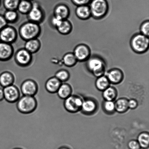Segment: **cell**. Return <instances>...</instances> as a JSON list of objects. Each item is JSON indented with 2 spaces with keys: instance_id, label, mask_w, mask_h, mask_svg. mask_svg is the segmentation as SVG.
<instances>
[{
  "instance_id": "obj_1",
  "label": "cell",
  "mask_w": 149,
  "mask_h": 149,
  "mask_svg": "<svg viewBox=\"0 0 149 149\" xmlns=\"http://www.w3.org/2000/svg\"><path fill=\"white\" fill-rule=\"evenodd\" d=\"M86 62V68L94 77L97 78L105 75L106 64L104 60L100 56L93 55Z\"/></svg>"
},
{
  "instance_id": "obj_2",
  "label": "cell",
  "mask_w": 149,
  "mask_h": 149,
  "mask_svg": "<svg viewBox=\"0 0 149 149\" xmlns=\"http://www.w3.org/2000/svg\"><path fill=\"white\" fill-rule=\"evenodd\" d=\"M89 4L91 17L95 19H101L109 12V6L107 0H91Z\"/></svg>"
},
{
  "instance_id": "obj_3",
  "label": "cell",
  "mask_w": 149,
  "mask_h": 149,
  "mask_svg": "<svg viewBox=\"0 0 149 149\" xmlns=\"http://www.w3.org/2000/svg\"><path fill=\"white\" fill-rule=\"evenodd\" d=\"M149 42V37L140 33H136L131 39V47L135 53L143 54L148 50Z\"/></svg>"
},
{
  "instance_id": "obj_4",
  "label": "cell",
  "mask_w": 149,
  "mask_h": 149,
  "mask_svg": "<svg viewBox=\"0 0 149 149\" xmlns=\"http://www.w3.org/2000/svg\"><path fill=\"white\" fill-rule=\"evenodd\" d=\"M17 107L20 112L23 113H30L35 110L36 102L33 96L23 95L17 100Z\"/></svg>"
},
{
  "instance_id": "obj_5",
  "label": "cell",
  "mask_w": 149,
  "mask_h": 149,
  "mask_svg": "<svg viewBox=\"0 0 149 149\" xmlns=\"http://www.w3.org/2000/svg\"><path fill=\"white\" fill-rule=\"evenodd\" d=\"M83 100L78 95L72 94L64 100V107L68 112L75 114L81 111Z\"/></svg>"
},
{
  "instance_id": "obj_6",
  "label": "cell",
  "mask_w": 149,
  "mask_h": 149,
  "mask_svg": "<svg viewBox=\"0 0 149 149\" xmlns=\"http://www.w3.org/2000/svg\"><path fill=\"white\" fill-rule=\"evenodd\" d=\"M38 26L36 23L29 22L22 26L20 29V33L23 38L27 40L33 39L38 35Z\"/></svg>"
},
{
  "instance_id": "obj_7",
  "label": "cell",
  "mask_w": 149,
  "mask_h": 149,
  "mask_svg": "<svg viewBox=\"0 0 149 149\" xmlns=\"http://www.w3.org/2000/svg\"><path fill=\"white\" fill-rule=\"evenodd\" d=\"M78 62H86L91 56L90 48L84 44H80L74 48L73 52Z\"/></svg>"
},
{
  "instance_id": "obj_8",
  "label": "cell",
  "mask_w": 149,
  "mask_h": 149,
  "mask_svg": "<svg viewBox=\"0 0 149 149\" xmlns=\"http://www.w3.org/2000/svg\"><path fill=\"white\" fill-rule=\"evenodd\" d=\"M98 109V104L96 100L91 97L83 99L81 111L86 115L94 114Z\"/></svg>"
},
{
  "instance_id": "obj_9",
  "label": "cell",
  "mask_w": 149,
  "mask_h": 149,
  "mask_svg": "<svg viewBox=\"0 0 149 149\" xmlns=\"http://www.w3.org/2000/svg\"><path fill=\"white\" fill-rule=\"evenodd\" d=\"M4 98L10 103L17 102L20 97L19 92L15 86L11 85L3 88Z\"/></svg>"
},
{
  "instance_id": "obj_10",
  "label": "cell",
  "mask_w": 149,
  "mask_h": 149,
  "mask_svg": "<svg viewBox=\"0 0 149 149\" xmlns=\"http://www.w3.org/2000/svg\"><path fill=\"white\" fill-rule=\"evenodd\" d=\"M110 84H119L123 81L124 74L123 72L118 68H113L108 71L106 75Z\"/></svg>"
},
{
  "instance_id": "obj_11",
  "label": "cell",
  "mask_w": 149,
  "mask_h": 149,
  "mask_svg": "<svg viewBox=\"0 0 149 149\" xmlns=\"http://www.w3.org/2000/svg\"><path fill=\"white\" fill-rule=\"evenodd\" d=\"M37 90L36 83L31 80H26L21 86V92L23 96H33L37 92Z\"/></svg>"
},
{
  "instance_id": "obj_12",
  "label": "cell",
  "mask_w": 149,
  "mask_h": 149,
  "mask_svg": "<svg viewBox=\"0 0 149 149\" xmlns=\"http://www.w3.org/2000/svg\"><path fill=\"white\" fill-rule=\"evenodd\" d=\"M15 30L9 27H4L0 31V39L4 43L9 44L15 40Z\"/></svg>"
},
{
  "instance_id": "obj_13",
  "label": "cell",
  "mask_w": 149,
  "mask_h": 149,
  "mask_svg": "<svg viewBox=\"0 0 149 149\" xmlns=\"http://www.w3.org/2000/svg\"><path fill=\"white\" fill-rule=\"evenodd\" d=\"M75 14L77 17L82 20H87L91 17V13L88 5L77 6L75 10Z\"/></svg>"
},
{
  "instance_id": "obj_14",
  "label": "cell",
  "mask_w": 149,
  "mask_h": 149,
  "mask_svg": "<svg viewBox=\"0 0 149 149\" xmlns=\"http://www.w3.org/2000/svg\"><path fill=\"white\" fill-rule=\"evenodd\" d=\"M30 52L26 49H22L17 52L16 56V60L21 66H27L31 60Z\"/></svg>"
},
{
  "instance_id": "obj_15",
  "label": "cell",
  "mask_w": 149,
  "mask_h": 149,
  "mask_svg": "<svg viewBox=\"0 0 149 149\" xmlns=\"http://www.w3.org/2000/svg\"><path fill=\"white\" fill-rule=\"evenodd\" d=\"M59 97L65 100L72 94V87L67 83H62L56 92Z\"/></svg>"
},
{
  "instance_id": "obj_16",
  "label": "cell",
  "mask_w": 149,
  "mask_h": 149,
  "mask_svg": "<svg viewBox=\"0 0 149 149\" xmlns=\"http://www.w3.org/2000/svg\"><path fill=\"white\" fill-rule=\"evenodd\" d=\"M12 47L8 43L0 42V60L8 59L12 55Z\"/></svg>"
},
{
  "instance_id": "obj_17",
  "label": "cell",
  "mask_w": 149,
  "mask_h": 149,
  "mask_svg": "<svg viewBox=\"0 0 149 149\" xmlns=\"http://www.w3.org/2000/svg\"><path fill=\"white\" fill-rule=\"evenodd\" d=\"M62 83L56 77H51L47 80L46 83V90L49 93H56Z\"/></svg>"
},
{
  "instance_id": "obj_18",
  "label": "cell",
  "mask_w": 149,
  "mask_h": 149,
  "mask_svg": "<svg viewBox=\"0 0 149 149\" xmlns=\"http://www.w3.org/2000/svg\"><path fill=\"white\" fill-rule=\"evenodd\" d=\"M128 102V100L126 98L118 99L115 102V111L119 113L126 112L129 109Z\"/></svg>"
},
{
  "instance_id": "obj_19",
  "label": "cell",
  "mask_w": 149,
  "mask_h": 149,
  "mask_svg": "<svg viewBox=\"0 0 149 149\" xmlns=\"http://www.w3.org/2000/svg\"><path fill=\"white\" fill-rule=\"evenodd\" d=\"M118 95L117 90L113 86H109L102 92V96L104 100L114 101Z\"/></svg>"
},
{
  "instance_id": "obj_20",
  "label": "cell",
  "mask_w": 149,
  "mask_h": 149,
  "mask_svg": "<svg viewBox=\"0 0 149 149\" xmlns=\"http://www.w3.org/2000/svg\"><path fill=\"white\" fill-rule=\"evenodd\" d=\"M42 14L38 5L34 3L29 12V18L32 21L38 22L41 19Z\"/></svg>"
},
{
  "instance_id": "obj_21",
  "label": "cell",
  "mask_w": 149,
  "mask_h": 149,
  "mask_svg": "<svg viewBox=\"0 0 149 149\" xmlns=\"http://www.w3.org/2000/svg\"><path fill=\"white\" fill-rule=\"evenodd\" d=\"M14 81V77L10 72H4L0 75V84L3 88L13 85Z\"/></svg>"
},
{
  "instance_id": "obj_22",
  "label": "cell",
  "mask_w": 149,
  "mask_h": 149,
  "mask_svg": "<svg viewBox=\"0 0 149 149\" xmlns=\"http://www.w3.org/2000/svg\"><path fill=\"white\" fill-rule=\"evenodd\" d=\"M110 83L105 75L97 77L95 83L96 88L99 91L103 92L110 86Z\"/></svg>"
},
{
  "instance_id": "obj_23",
  "label": "cell",
  "mask_w": 149,
  "mask_h": 149,
  "mask_svg": "<svg viewBox=\"0 0 149 149\" xmlns=\"http://www.w3.org/2000/svg\"><path fill=\"white\" fill-rule=\"evenodd\" d=\"M55 16L62 19V20L67 19L70 14L69 8L65 5H59L55 9Z\"/></svg>"
},
{
  "instance_id": "obj_24",
  "label": "cell",
  "mask_w": 149,
  "mask_h": 149,
  "mask_svg": "<svg viewBox=\"0 0 149 149\" xmlns=\"http://www.w3.org/2000/svg\"><path fill=\"white\" fill-rule=\"evenodd\" d=\"M58 31L63 35L69 34L72 31V26L70 22L67 19L63 20L57 27Z\"/></svg>"
},
{
  "instance_id": "obj_25",
  "label": "cell",
  "mask_w": 149,
  "mask_h": 149,
  "mask_svg": "<svg viewBox=\"0 0 149 149\" xmlns=\"http://www.w3.org/2000/svg\"><path fill=\"white\" fill-rule=\"evenodd\" d=\"M138 141L141 148L147 149L149 146V134L147 132L141 133L137 138Z\"/></svg>"
},
{
  "instance_id": "obj_26",
  "label": "cell",
  "mask_w": 149,
  "mask_h": 149,
  "mask_svg": "<svg viewBox=\"0 0 149 149\" xmlns=\"http://www.w3.org/2000/svg\"><path fill=\"white\" fill-rule=\"evenodd\" d=\"M26 50L30 53H34L38 50L40 47V43L37 39H32L27 40L25 44Z\"/></svg>"
},
{
  "instance_id": "obj_27",
  "label": "cell",
  "mask_w": 149,
  "mask_h": 149,
  "mask_svg": "<svg viewBox=\"0 0 149 149\" xmlns=\"http://www.w3.org/2000/svg\"><path fill=\"white\" fill-rule=\"evenodd\" d=\"M63 62L65 66L68 68H71L74 66L78 61L73 53L69 52L64 55Z\"/></svg>"
},
{
  "instance_id": "obj_28",
  "label": "cell",
  "mask_w": 149,
  "mask_h": 149,
  "mask_svg": "<svg viewBox=\"0 0 149 149\" xmlns=\"http://www.w3.org/2000/svg\"><path fill=\"white\" fill-rule=\"evenodd\" d=\"M102 109L107 114H113L115 111L114 101L104 100L102 103Z\"/></svg>"
},
{
  "instance_id": "obj_29",
  "label": "cell",
  "mask_w": 149,
  "mask_h": 149,
  "mask_svg": "<svg viewBox=\"0 0 149 149\" xmlns=\"http://www.w3.org/2000/svg\"><path fill=\"white\" fill-rule=\"evenodd\" d=\"M62 83L66 82L69 80L71 74L68 70L65 69L59 70L55 74V77Z\"/></svg>"
},
{
  "instance_id": "obj_30",
  "label": "cell",
  "mask_w": 149,
  "mask_h": 149,
  "mask_svg": "<svg viewBox=\"0 0 149 149\" xmlns=\"http://www.w3.org/2000/svg\"><path fill=\"white\" fill-rule=\"evenodd\" d=\"M31 7V3L29 1L22 0L19 3L17 8L20 12L23 14H26L29 12Z\"/></svg>"
},
{
  "instance_id": "obj_31",
  "label": "cell",
  "mask_w": 149,
  "mask_h": 149,
  "mask_svg": "<svg viewBox=\"0 0 149 149\" xmlns=\"http://www.w3.org/2000/svg\"><path fill=\"white\" fill-rule=\"evenodd\" d=\"M19 2V0H4V4L9 10H14L17 8Z\"/></svg>"
},
{
  "instance_id": "obj_32",
  "label": "cell",
  "mask_w": 149,
  "mask_h": 149,
  "mask_svg": "<svg viewBox=\"0 0 149 149\" xmlns=\"http://www.w3.org/2000/svg\"><path fill=\"white\" fill-rule=\"evenodd\" d=\"M140 33L146 36L149 37V21L145 20L141 23L140 27Z\"/></svg>"
},
{
  "instance_id": "obj_33",
  "label": "cell",
  "mask_w": 149,
  "mask_h": 149,
  "mask_svg": "<svg viewBox=\"0 0 149 149\" xmlns=\"http://www.w3.org/2000/svg\"><path fill=\"white\" fill-rule=\"evenodd\" d=\"M4 17L6 21L12 22L17 18V14L14 10H8L6 12Z\"/></svg>"
},
{
  "instance_id": "obj_34",
  "label": "cell",
  "mask_w": 149,
  "mask_h": 149,
  "mask_svg": "<svg viewBox=\"0 0 149 149\" xmlns=\"http://www.w3.org/2000/svg\"><path fill=\"white\" fill-rule=\"evenodd\" d=\"M129 149H141L139 144L137 140H131L128 142L127 144Z\"/></svg>"
},
{
  "instance_id": "obj_35",
  "label": "cell",
  "mask_w": 149,
  "mask_h": 149,
  "mask_svg": "<svg viewBox=\"0 0 149 149\" xmlns=\"http://www.w3.org/2000/svg\"><path fill=\"white\" fill-rule=\"evenodd\" d=\"M72 2L77 6L83 5H88L91 0H71Z\"/></svg>"
},
{
  "instance_id": "obj_36",
  "label": "cell",
  "mask_w": 149,
  "mask_h": 149,
  "mask_svg": "<svg viewBox=\"0 0 149 149\" xmlns=\"http://www.w3.org/2000/svg\"><path fill=\"white\" fill-rule=\"evenodd\" d=\"M128 105L129 109H134L138 107V103L136 99H132L128 100Z\"/></svg>"
},
{
  "instance_id": "obj_37",
  "label": "cell",
  "mask_w": 149,
  "mask_h": 149,
  "mask_svg": "<svg viewBox=\"0 0 149 149\" xmlns=\"http://www.w3.org/2000/svg\"><path fill=\"white\" fill-rule=\"evenodd\" d=\"M63 20L60 17L55 16L52 19V23L53 25L57 28L61 24Z\"/></svg>"
},
{
  "instance_id": "obj_38",
  "label": "cell",
  "mask_w": 149,
  "mask_h": 149,
  "mask_svg": "<svg viewBox=\"0 0 149 149\" xmlns=\"http://www.w3.org/2000/svg\"><path fill=\"white\" fill-rule=\"evenodd\" d=\"M6 24V20L3 17L0 15V30L5 27Z\"/></svg>"
},
{
  "instance_id": "obj_39",
  "label": "cell",
  "mask_w": 149,
  "mask_h": 149,
  "mask_svg": "<svg viewBox=\"0 0 149 149\" xmlns=\"http://www.w3.org/2000/svg\"><path fill=\"white\" fill-rule=\"evenodd\" d=\"M4 99V95L3 88H0V101Z\"/></svg>"
},
{
  "instance_id": "obj_40",
  "label": "cell",
  "mask_w": 149,
  "mask_h": 149,
  "mask_svg": "<svg viewBox=\"0 0 149 149\" xmlns=\"http://www.w3.org/2000/svg\"><path fill=\"white\" fill-rule=\"evenodd\" d=\"M58 149H71L70 147H68L67 146H63L60 147Z\"/></svg>"
},
{
  "instance_id": "obj_41",
  "label": "cell",
  "mask_w": 149,
  "mask_h": 149,
  "mask_svg": "<svg viewBox=\"0 0 149 149\" xmlns=\"http://www.w3.org/2000/svg\"><path fill=\"white\" fill-rule=\"evenodd\" d=\"M13 149H23L20 148H14Z\"/></svg>"
},
{
  "instance_id": "obj_42",
  "label": "cell",
  "mask_w": 149,
  "mask_h": 149,
  "mask_svg": "<svg viewBox=\"0 0 149 149\" xmlns=\"http://www.w3.org/2000/svg\"><path fill=\"white\" fill-rule=\"evenodd\" d=\"M27 1H32V0H27Z\"/></svg>"
}]
</instances>
